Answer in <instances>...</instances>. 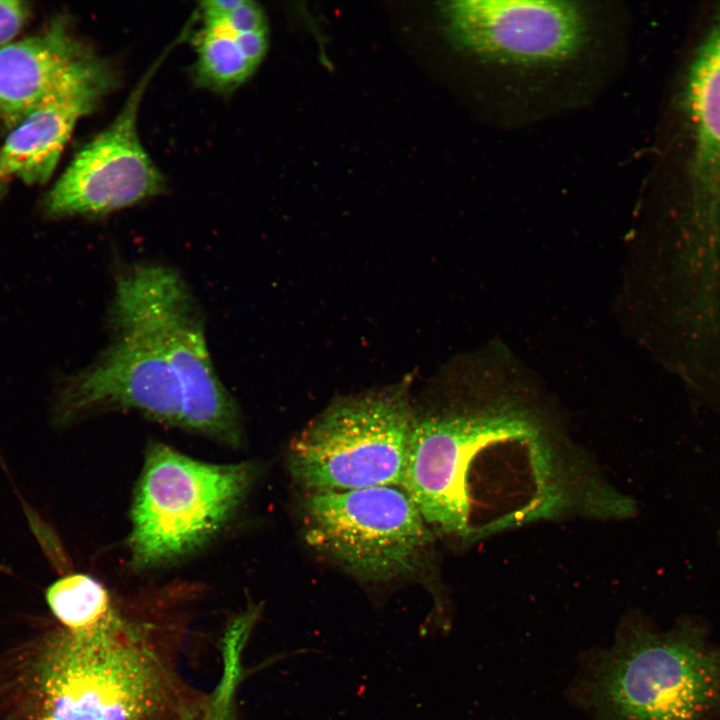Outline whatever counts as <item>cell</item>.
I'll list each match as a JSON object with an SVG mask.
<instances>
[{
  "instance_id": "cell-19",
  "label": "cell",
  "mask_w": 720,
  "mask_h": 720,
  "mask_svg": "<svg viewBox=\"0 0 720 720\" xmlns=\"http://www.w3.org/2000/svg\"><path fill=\"white\" fill-rule=\"evenodd\" d=\"M243 0H212L202 2L201 10L205 21H217L224 19L230 14Z\"/></svg>"
},
{
  "instance_id": "cell-18",
  "label": "cell",
  "mask_w": 720,
  "mask_h": 720,
  "mask_svg": "<svg viewBox=\"0 0 720 720\" xmlns=\"http://www.w3.org/2000/svg\"><path fill=\"white\" fill-rule=\"evenodd\" d=\"M235 37L245 57L257 67L268 48L267 30L235 34Z\"/></svg>"
},
{
  "instance_id": "cell-1",
  "label": "cell",
  "mask_w": 720,
  "mask_h": 720,
  "mask_svg": "<svg viewBox=\"0 0 720 720\" xmlns=\"http://www.w3.org/2000/svg\"><path fill=\"white\" fill-rule=\"evenodd\" d=\"M401 487L430 527L464 544L539 521L635 512L561 428L507 397L414 416Z\"/></svg>"
},
{
  "instance_id": "cell-4",
  "label": "cell",
  "mask_w": 720,
  "mask_h": 720,
  "mask_svg": "<svg viewBox=\"0 0 720 720\" xmlns=\"http://www.w3.org/2000/svg\"><path fill=\"white\" fill-rule=\"evenodd\" d=\"M578 692L596 720H720V645L695 619L666 631L631 620Z\"/></svg>"
},
{
  "instance_id": "cell-12",
  "label": "cell",
  "mask_w": 720,
  "mask_h": 720,
  "mask_svg": "<svg viewBox=\"0 0 720 720\" xmlns=\"http://www.w3.org/2000/svg\"><path fill=\"white\" fill-rule=\"evenodd\" d=\"M112 65L91 51L66 79L17 123L0 146V177L43 184L53 174L77 121L117 83Z\"/></svg>"
},
{
  "instance_id": "cell-16",
  "label": "cell",
  "mask_w": 720,
  "mask_h": 720,
  "mask_svg": "<svg viewBox=\"0 0 720 720\" xmlns=\"http://www.w3.org/2000/svg\"><path fill=\"white\" fill-rule=\"evenodd\" d=\"M31 14L27 2L0 0V48L13 42Z\"/></svg>"
},
{
  "instance_id": "cell-9",
  "label": "cell",
  "mask_w": 720,
  "mask_h": 720,
  "mask_svg": "<svg viewBox=\"0 0 720 720\" xmlns=\"http://www.w3.org/2000/svg\"><path fill=\"white\" fill-rule=\"evenodd\" d=\"M111 320L113 342L95 363L61 385L56 419L66 423L99 409H132L188 431L181 387L154 332L118 302L112 304Z\"/></svg>"
},
{
  "instance_id": "cell-17",
  "label": "cell",
  "mask_w": 720,
  "mask_h": 720,
  "mask_svg": "<svg viewBox=\"0 0 720 720\" xmlns=\"http://www.w3.org/2000/svg\"><path fill=\"white\" fill-rule=\"evenodd\" d=\"M217 21L223 23L234 34L267 30L263 9L249 0H243L224 19Z\"/></svg>"
},
{
  "instance_id": "cell-6",
  "label": "cell",
  "mask_w": 720,
  "mask_h": 720,
  "mask_svg": "<svg viewBox=\"0 0 720 720\" xmlns=\"http://www.w3.org/2000/svg\"><path fill=\"white\" fill-rule=\"evenodd\" d=\"M413 418L400 389L336 401L292 441L290 473L307 492L401 487Z\"/></svg>"
},
{
  "instance_id": "cell-15",
  "label": "cell",
  "mask_w": 720,
  "mask_h": 720,
  "mask_svg": "<svg viewBox=\"0 0 720 720\" xmlns=\"http://www.w3.org/2000/svg\"><path fill=\"white\" fill-rule=\"evenodd\" d=\"M45 599L58 624L69 630L93 628L115 610L106 587L84 573H70L58 578L46 589Z\"/></svg>"
},
{
  "instance_id": "cell-10",
  "label": "cell",
  "mask_w": 720,
  "mask_h": 720,
  "mask_svg": "<svg viewBox=\"0 0 720 720\" xmlns=\"http://www.w3.org/2000/svg\"><path fill=\"white\" fill-rule=\"evenodd\" d=\"M161 61L148 69L114 120L75 154L44 198L47 216H101L163 192L164 176L137 127L141 100Z\"/></svg>"
},
{
  "instance_id": "cell-5",
  "label": "cell",
  "mask_w": 720,
  "mask_h": 720,
  "mask_svg": "<svg viewBox=\"0 0 720 720\" xmlns=\"http://www.w3.org/2000/svg\"><path fill=\"white\" fill-rule=\"evenodd\" d=\"M256 473L249 462L208 463L151 443L131 507L132 567L167 565L206 545L241 505Z\"/></svg>"
},
{
  "instance_id": "cell-7",
  "label": "cell",
  "mask_w": 720,
  "mask_h": 720,
  "mask_svg": "<svg viewBox=\"0 0 720 720\" xmlns=\"http://www.w3.org/2000/svg\"><path fill=\"white\" fill-rule=\"evenodd\" d=\"M302 521L307 544L362 581L414 576L433 544L430 526L399 486L309 491Z\"/></svg>"
},
{
  "instance_id": "cell-3",
  "label": "cell",
  "mask_w": 720,
  "mask_h": 720,
  "mask_svg": "<svg viewBox=\"0 0 720 720\" xmlns=\"http://www.w3.org/2000/svg\"><path fill=\"white\" fill-rule=\"evenodd\" d=\"M151 630L119 611L90 629L60 627L21 654L6 720H188Z\"/></svg>"
},
{
  "instance_id": "cell-14",
  "label": "cell",
  "mask_w": 720,
  "mask_h": 720,
  "mask_svg": "<svg viewBox=\"0 0 720 720\" xmlns=\"http://www.w3.org/2000/svg\"><path fill=\"white\" fill-rule=\"evenodd\" d=\"M195 48V79L207 89L231 92L256 69L241 51L235 34L219 21L204 22Z\"/></svg>"
},
{
  "instance_id": "cell-8",
  "label": "cell",
  "mask_w": 720,
  "mask_h": 720,
  "mask_svg": "<svg viewBox=\"0 0 720 720\" xmlns=\"http://www.w3.org/2000/svg\"><path fill=\"white\" fill-rule=\"evenodd\" d=\"M114 299L137 313L160 342L181 387L188 431L239 446L238 409L213 367L198 307L182 278L159 264L122 272Z\"/></svg>"
},
{
  "instance_id": "cell-11",
  "label": "cell",
  "mask_w": 720,
  "mask_h": 720,
  "mask_svg": "<svg viewBox=\"0 0 720 720\" xmlns=\"http://www.w3.org/2000/svg\"><path fill=\"white\" fill-rule=\"evenodd\" d=\"M684 105L690 184L671 243L683 259L712 267L720 265V14L691 63Z\"/></svg>"
},
{
  "instance_id": "cell-2",
  "label": "cell",
  "mask_w": 720,
  "mask_h": 720,
  "mask_svg": "<svg viewBox=\"0 0 720 720\" xmlns=\"http://www.w3.org/2000/svg\"><path fill=\"white\" fill-rule=\"evenodd\" d=\"M442 35L473 75L488 126L513 130L593 104L625 61L626 8L610 0L450 1Z\"/></svg>"
},
{
  "instance_id": "cell-13",
  "label": "cell",
  "mask_w": 720,
  "mask_h": 720,
  "mask_svg": "<svg viewBox=\"0 0 720 720\" xmlns=\"http://www.w3.org/2000/svg\"><path fill=\"white\" fill-rule=\"evenodd\" d=\"M63 17L0 48V119L12 129L91 52Z\"/></svg>"
},
{
  "instance_id": "cell-20",
  "label": "cell",
  "mask_w": 720,
  "mask_h": 720,
  "mask_svg": "<svg viewBox=\"0 0 720 720\" xmlns=\"http://www.w3.org/2000/svg\"><path fill=\"white\" fill-rule=\"evenodd\" d=\"M5 191V179L0 177V199Z\"/></svg>"
}]
</instances>
